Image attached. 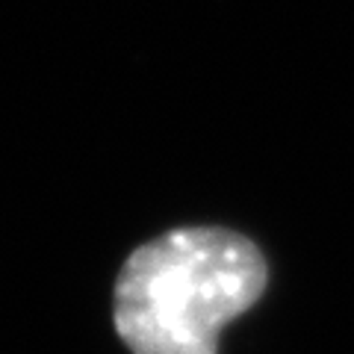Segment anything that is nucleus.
Returning <instances> with one entry per match:
<instances>
[{
  "mask_svg": "<svg viewBox=\"0 0 354 354\" xmlns=\"http://www.w3.org/2000/svg\"><path fill=\"white\" fill-rule=\"evenodd\" d=\"M254 242L221 227H180L127 257L115 330L133 354H216L218 334L266 290Z\"/></svg>",
  "mask_w": 354,
  "mask_h": 354,
  "instance_id": "obj_1",
  "label": "nucleus"
}]
</instances>
